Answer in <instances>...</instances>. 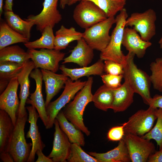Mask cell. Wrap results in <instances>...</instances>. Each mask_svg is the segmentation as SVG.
Returning <instances> with one entry per match:
<instances>
[{"mask_svg": "<svg viewBox=\"0 0 162 162\" xmlns=\"http://www.w3.org/2000/svg\"><path fill=\"white\" fill-rule=\"evenodd\" d=\"M93 82V77H88L85 85L76 93L73 100L63 111L67 119L87 136L90 135V132L84 123L83 116L86 106L92 101L93 95L92 88Z\"/></svg>", "mask_w": 162, "mask_h": 162, "instance_id": "1", "label": "cell"}, {"mask_svg": "<svg viewBox=\"0 0 162 162\" xmlns=\"http://www.w3.org/2000/svg\"><path fill=\"white\" fill-rule=\"evenodd\" d=\"M135 55L128 52L124 66L123 78L130 85L135 93L140 95L144 102L148 105L152 98L150 92L151 82L149 76L139 68L134 62Z\"/></svg>", "mask_w": 162, "mask_h": 162, "instance_id": "2", "label": "cell"}, {"mask_svg": "<svg viewBox=\"0 0 162 162\" xmlns=\"http://www.w3.org/2000/svg\"><path fill=\"white\" fill-rule=\"evenodd\" d=\"M128 17L126 9L124 8L115 18L116 26L111 35L110 42L105 49L100 52V59L109 60L122 64L126 62V55L121 50L123 34L125 22Z\"/></svg>", "mask_w": 162, "mask_h": 162, "instance_id": "3", "label": "cell"}, {"mask_svg": "<svg viewBox=\"0 0 162 162\" xmlns=\"http://www.w3.org/2000/svg\"><path fill=\"white\" fill-rule=\"evenodd\" d=\"M27 113L20 117L17 116L16 124L10 139L7 151L12 157L14 162H27L32 146L31 142H26L24 133Z\"/></svg>", "mask_w": 162, "mask_h": 162, "instance_id": "4", "label": "cell"}, {"mask_svg": "<svg viewBox=\"0 0 162 162\" xmlns=\"http://www.w3.org/2000/svg\"><path fill=\"white\" fill-rule=\"evenodd\" d=\"M86 81H75L68 78L65 82L64 90L60 96L55 100L50 102L46 107V114L48 118L46 129L52 128L56 116L61 109L68 103L75 95L85 85Z\"/></svg>", "mask_w": 162, "mask_h": 162, "instance_id": "5", "label": "cell"}, {"mask_svg": "<svg viewBox=\"0 0 162 162\" xmlns=\"http://www.w3.org/2000/svg\"><path fill=\"white\" fill-rule=\"evenodd\" d=\"M116 23L114 16L106 20L85 29L82 38L94 50L103 51L109 44L111 39L109 32Z\"/></svg>", "mask_w": 162, "mask_h": 162, "instance_id": "6", "label": "cell"}, {"mask_svg": "<svg viewBox=\"0 0 162 162\" xmlns=\"http://www.w3.org/2000/svg\"><path fill=\"white\" fill-rule=\"evenodd\" d=\"M73 18L79 26L86 29L108 17L105 12L94 2L83 0L75 7Z\"/></svg>", "mask_w": 162, "mask_h": 162, "instance_id": "7", "label": "cell"}, {"mask_svg": "<svg viewBox=\"0 0 162 162\" xmlns=\"http://www.w3.org/2000/svg\"><path fill=\"white\" fill-rule=\"evenodd\" d=\"M156 19L155 12L150 8L142 13H132L127 19L125 26L132 27L139 33L142 40L149 41L156 34Z\"/></svg>", "mask_w": 162, "mask_h": 162, "instance_id": "8", "label": "cell"}, {"mask_svg": "<svg viewBox=\"0 0 162 162\" xmlns=\"http://www.w3.org/2000/svg\"><path fill=\"white\" fill-rule=\"evenodd\" d=\"M157 109L149 106L147 110L137 111L124 122L125 134L142 136L148 133L157 119Z\"/></svg>", "mask_w": 162, "mask_h": 162, "instance_id": "9", "label": "cell"}, {"mask_svg": "<svg viewBox=\"0 0 162 162\" xmlns=\"http://www.w3.org/2000/svg\"><path fill=\"white\" fill-rule=\"evenodd\" d=\"M123 139L132 162H147L149 156L156 151L155 146L150 140L141 136L126 133Z\"/></svg>", "mask_w": 162, "mask_h": 162, "instance_id": "10", "label": "cell"}, {"mask_svg": "<svg viewBox=\"0 0 162 162\" xmlns=\"http://www.w3.org/2000/svg\"><path fill=\"white\" fill-rule=\"evenodd\" d=\"M27 52L35 68H40L55 73L58 70L59 63L63 60L65 55V53L55 49H28Z\"/></svg>", "mask_w": 162, "mask_h": 162, "instance_id": "11", "label": "cell"}, {"mask_svg": "<svg viewBox=\"0 0 162 162\" xmlns=\"http://www.w3.org/2000/svg\"><path fill=\"white\" fill-rule=\"evenodd\" d=\"M58 0H44L43 8L37 15H31L24 20L34 22L37 30L41 33L47 26L53 28L62 19V16L57 9Z\"/></svg>", "mask_w": 162, "mask_h": 162, "instance_id": "12", "label": "cell"}, {"mask_svg": "<svg viewBox=\"0 0 162 162\" xmlns=\"http://www.w3.org/2000/svg\"><path fill=\"white\" fill-rule=\"evenodd\" d=\"M19 85L17 76L14 77L0 95V109L8 114L14 126L20 104L17 95Z\"/></svg>", "mask_w": 162, "mask_h": 162, "instance_id": "13", "label": "cell"}, {"mask_svg": "<svg viewBox=\"0 0 162 162\" xmlns=\"http://www.w3.org/2000/svg\"><path fill=\"white\" fill-rule=\"evenodd\" d=\"M54 124L55 131L52 150L47 156L53 162H66L71 152V143L64 133L61 129L56 118Z\"/></svg>", "mask_w": 162, "mask_h": 162, "instance_id": "14", "label": "cell"}, {"mask_svg": "<svg viewBox=\"0 0 162 162\" xmlns=\"http://www.w3.org/2000/svg\"><path fill=\"white\" fill-rule=\"evenodd\" d=\"M30 76L34 79L36 82L35 91L30 94V99L28 98L26 103L33 105L36 108L39 117L45 127L48 122L46 107L42 92V75L41 70L35 68L30 73Z\"/></svg>", "mask_w": 162, "mask_h": 162, "instance_id": "15", "label": "cell"}, {"mask_svg": "<svg viewBox=\"0 0 162 162\" xmlns=\"http://www.w3.org/2000/svg\"><path fill=\"white\" fill-rule=\"evenodd\" d=\"M28 113V118L27 121L30 123L28 131L26 134V137L30 138L32 141V146L31 152L27 162H33L34 161L36 151L39 149L43 150L45 147L43 142L38 126V119L39 117L36 109L33 105L26 107Z\"/></svg>", "mask_w": 162, "mask_h": 162, "instance_id": "16", "label": "cell"}, {"mask_svg": "<svg viewBox=\"0 0 162 162\" xmlns=\"http://www.w3.org/2000/svg\"><path fill=\"white\" fill-rule=\"evenodd\" d=\"M137 32L133 28H125L122 45L128 52L133 53L139 58L144 57L147 49L152 43L142 40Z\"/></svg>", "mask_w": 162, "mask_h": 162, "instance_id": "17", "label": "cell"}, {"mask_svg": "<svg viewBox=\"0 0 162 162\" xmlns=\"http://www.w3.org/2000/svg\"><path fill=\"white\" fill-rule=\"evenodd\" d=\"M35 68L33 62L29 60L25 62L21 71L17 76L20 85V101L17 116L22 117L27 114L25 105L29 94L30 81L29 77L31 72Z\"/></svg>", "mask_w": 162, "mask_h": 162, "instance_id": "18", "label": "cell"}, {"mask_svg": "<svg viewBox=\"0 0 162 162\" xmlns=\"http://www.w3.org/2000/svg\"><path fill=\"white\" fill-rule=\"evenodd\" d=\"M43 80L44 81L46 94L45 101L46 107L53 98L64 88L68 79L65 74H58L50 70L41 69Z\"/></svg>", "mask_w": 162, "mask_h": 162, "instance_id": "19", "label": "cell"}, {"mask_svg": "<svg viewBox=\"0 0 162 162\" xmlns=\"http://www.w3.org/2000/svg\"><path fill=\"white\" fill-rule=\"evenodd\" d=\"M94 50L83 38L77 40V44L69 56L63 59V64L68 63L76 64L81 67L87 66L92 60Z\"/></svg>", "mask_w": 162, "mask_h": 162, "instance_id": "20", "label": "cell"}, {"mask_svg": "<svg viewBox=\"0 0 162 162\" xmlns=\"http://www.w3.org/2000/svg\"><path fill=\"white\" fill-rule=\"evenodd\" d=\"M113 90V99L110 109L115 112L125 111L133 102L135 93L133 89L124 81L119 87Z\"/></svg>", "mask_w": 162, "mask_h": 162, "instance_id": "21", "label": "cell"}, {"mask_svg": "<svg viewBox=\"0 0 162 162\" xmlns=\"http://www.w3.org/2000/svg\"><path fill=\"white\" fill-rule=\"evenodd\" d=\"M99 162H130V157L123 139L119 141L118 145L114 149L104 153L88 152Z\"/></svg>", "mask_w": 162, "mask_h": 162, "instance_id": "22", "label": "cell"}, {"mask_svg": "<svg viewBox=\"0 0 162 162\" xmlns=\"http://www.w3.org/2000/svg\"><path fill=\"white\" fill-rule=\"evenodd\" d=\"M104 65L103 61L100 59L89 66L69 68L62 65L59 67V68L62 71V74L69 77L72 80L75 81L83 76L89 77L92 75L100 76L104 72Z\"/></svg>", "mask_w": 162, "mask_h": 162, "instance_id": "23", "label": "cell"}, {"mask_svg": "<svg viewBox=\"0 0 162 162\" xmlns=\"http://www.w3.org/2000/svg\"><path fill=\"white\" fill-rule=\"evenodd\" d=\"M56 119L58 122L61 129L67 136L71 143L84 146L85 138L82 131L68 121L64 116L63 111L61 110L59 112Z\"/></svg>", "mask_w": 162, "mask_h": 162, "instance_id": "24", "label": "cell"}, {"mask_svg": "<svg viewBox=\"0 0 162 162\" xmlns=\"http://www.w3.org/2000/svg\"><path fill=\"white\" fill-rule=\"evenodd\" d=\"M4 17L8 26L29 40L31 30L34 24L32 21L22 20L13 11H5Z\"/></svg>", "mask_w": 162, "mask_h": 162, "instance_id": "25", "label": "cell"}, {"mask_svg": "<svg viewBox=\"0 0 162 162\" xmlns=\"http://www.w3.org/2000/svg\"><path fill=\"white\" fill-rule=\"evenodd\" d=\"M54 40V49L60 51L65 49L70 42L82 38L83 34L71 27L69 28L62 25L56 32Z\"/></svg>", "mask_w": 162, "mask_h": 162, "instance_id": "26", "label": "cell"}, {"mask_svg": "<svg viewBox=\"0 0 162 162\" xmlns=\"http://www.w3.org/2000/svg\"><path fill=\"white\" fill-rule=\"evenodd\" d=\"M24 63L9 61L0 62V94L6 88L11 80L17 76L21 71Z\"/></svg>", "mask_w": 162, "mask_h": 162, "instance_id": "27", "label": "cell"}, {"mask_svg": "<svg viewBox=\"0 0 162 162\" xmlns=\"http://www.w3.org/2000/svg\"><path fill=\"white\" fill-rule=\"evenodd\" d=\"M14 127L12 120L5 111L0 110V153L7 152Z\"/></svg>", "mask_w": 162, "mask_h": 162, "instance_id": "28", "label": "cell"}, {"mask_svg": "<svg viewBox=\"0 0 162 162\" xmlns=\"http://www.w3.org/2000/svg\"><path fill=\"white\" fill-rule=\"evenodd\" d=\"M29 40L21 34L15 31L2 20L0 23V50L14 44L26 43Z\"/></svg>", "mask_w": 162, "mask_h": 162, "instance_id": "29", "label": "cell"}, {"mask_svg": "<svg viewBox=\"0 0 162 162\" xmlns=\"http://www.w3.org/2000/svg\"><path fill=\"white\" fill-rule=\"evenodd\" d=\"M30 59L28 52L18 45L9 46L0 50V62L9 61L24 64Z\"/></svg>", "mask_w": 162, "mask_h": 162, "instance_id": "30", "label": "cell"}, {"mask_svg": "<svg viewBox=\"0 0 162 162\" xmlns=\"http://www.w3.org/2000/svg\"><path fill=\"white\" fill-rule=\"evenodd\" d=\"M113 99V89L104 84L93 95L92 101L99 110L106 111L110 109Z\"/></svg>", "mask_w": 162, "mask_h": 162, "instance_id": "31", "label": "cell"}, {"mask_svg": "<svg viewBox=\"0 0 162 162\" xmlns=\"http://www.w3.org/2000/svg\"><path fill=\"white\" fill-rule=\"evenodd\" d=\"M41 33V36L40 38L34 41H28L24 43L25 46L28 49H54L55 36L53 28L47 26Z\"/></svg>", "mask_w": 162, "mask_h": 162, "instance_id": "32", "label": "cell"}, {"mask_svg": "<svg viewBox=\"0 0 162 162\" xmlns=\"http://www.w3.org/2000/svg\"><path fill=\"white\" fill-rule=\"evenodd\" d=\"M85 0L94 2L105 12L108 17L114 16L124 8L126 4V0Z\"/></svg>", "mask_w": 162, "mask_h": 162, "instance_id": "33", "label": "cell"}, {"mask_svg": "<svg viewBox=\"0 0 162 162\" xmlns=\"http://www.w3.org/2000/svg\"><path fill=\"white\" fill-rule=\"evenodd\" d=\"M151 75L149 76L154 89L162 92V57L156 58L150 65Z\"/></svg>", "mask_w": 162, "mask_h": 162, "instance_id": "34", "label": "cell"}, {"mask_svg": "<svg viewBox=\"0 0 162 162\" xmlns=\"http://www.w3.org/2000/svg\"><path fill=\"white\" fill-rule=\"evenodd\" d=\"M157 121L154 126L148 133L141 136L149 140H154L160 150L162 149V109L157 108Z\"/></svg>", "mask_w": 162, "mask_h": 162, "instance_id": "35", "label": "cell"}, {"mask_svg": "<svg viewBox=\"0 0 162 162\" xmlns=\"http://www.w3.org/2000/svg\"><path fill=\"white\" fill-rule=\"evenodd\" d=\"M67 161L69 162H99L95 158L85 152L80 146L72 143L71 154Z\"/></svg>", "mask_w": 162, "mask_h": 162, "instance_id": "36", "label": "cell"}, {"mask_svg": "<svg viewBox=\"0 0 162 162\" xmlns=\"http://www.w3.org/2000/svg\"><path fill=\"white\" fill-rule=\"evenodd\" d=\"M104 85L108 87L115 89L121 85V82L123 78V75H114L109 74H103L100 76Z\"/></svg>", "mask_w": 162, "mask_h": 162, "instance_id": "37", "label": "cell"}, {"mask_svg": "<svg viewBox=\"0 0 162 162\" xmlns=\"http://www.w3.org/2000/svg\"><path fill=\"white\" fill-rule=\"evenodd\" d=\"M104 61V70L106 74L114 75L123 74L124 66L122 64L109 60Z\"/></svg>", "mask_w": 162, "mask_h": 162, "instance_id": "38", "label": "cell"}, {"mask_svg": "<svg viewBox=\"0 0 162 162\" xmlns=\"http://www.w3.org/2000/svg\"><path fill=\"white\" fill-rule=\"evenodd\" d=\"M124 122L120 126L114 127L111 128L107 134L108 139L111 141H120L122 139L125 135L124 127Z\"/></svg>", "mask_w": 162, "mask_h": 162, "instance_id": "39", "label": "cell"}, {"mask_svg": "<svg viewBox=\"0 0 162 162\" xmlns=\"http://www.w3.org/2000/svg\"><path fill=\"white\" fill-rule=\"evenodd\" d=\"M148 105L154 108L162 109V95L156 94L152 98Z\"/></svg>", "mask_w": 162, "mask_h": 162, "instance_id": "40", "label": "cell"}, {"mask_svg": "<svg viewBox=\"0 0 162 162\" xmlns=\"http://www.w3.org/2000/svg\"><path fill=\"white\" fill-rule=\"evenodd\" d=\"M147 162H162V149L151 154Z\"/></svg>", "mask_w": 162, "mask_h": 162, "instance_id": "41", "label": "cell"}, {"mask_svg": "<svg viewBox=\"0 0 162 162\" xmlns=\"http://www.w3.org/2000/svg\"><path fill=\"white\" fill-rule=\"evenodd\" d=\"M42 150L39 149L36 152L38 158L36 162H53L52 160L48 157L45 156L42 152Z\"/></svg>", "mask_w": 162, "mask_h": 162, "instance_id": "42", "label": "cell"}, {"mask_svg": "<svg viewBox=\"0 0 162 162\" xmlns=\"http://www.w3.org/2000/svg\"><path fill=\"white\" fill-rule=\"evenodd\" d=\"M0 158L2 161L4 162H14V160L10 154L8 152L0 153Z\"/></svg>", "mask_w": 162, "mask_h": 162, "instance_id": "43", "label": "cell"}, {"mask_svg": "<svg viewBox=\"0 0 162 162\" xmlns=\"http://www.w3.org/2000/svg\"><path fill=\"white\" fill-rule=\"evenodd\" d=\"M13 0H6L5 4L4 7L5 11L9 10L13 11Z\"/></svg>", "mask_w": 162, "mask_h": 162, "instance_id": "44", "label": "cell"}, {"mask_svg": "<svg viewBox=\"0 0 162 162\" xmlns=\"http://www.w3.org/2000/svg\"><path fill=\"white\" fill-rule=\"evenodd\" d=\"M69 0H59L60 6L61 8L64 9L68 5Z\"/></svg>", "mask_w": 162, "mask_h": 162, "instance_id": "45", "label": "cell"}, {"mask_svg": "<svg viewBox=\"0 0 162 162\" xmlns=\"http://www.w3.org/2000/svg\"><path fill=\"white\" fill-rule=\"evenodd\" d=\"M82 0H69L68 5H71L75 4L78 1H80Z\"/></svg>", "mask_w": 162, "mask_h": 162, "instance_id": "46", "label": "cell"}, {"mask_svg": "<svg viewBox=\"0 0 162 162\" xmlns=\"http://www.w3.org/2000/svg\"><path fill=\"white\" fill-rule=\"evenodd\" d=\"M3 0H0V17H1L3 12Z\"/></svg>", "mask_w": 162, "mask_h": 162, "instance_id": "47", "label": "cell"}, {"mask_svg": "<svg viewBox=\"0 0 162 162\" xmlns=\"http://www.w3.org/2000/svg\"><path fill=\"white\" fill-rule=\"evenodd\" d=\"M158 43L159 44L160 48H162V36L159 41Z\"/></svg>", "mask_w": 162, "mask_h": 162, "instance_id": "48", "label": "cell"}]
</instances>
